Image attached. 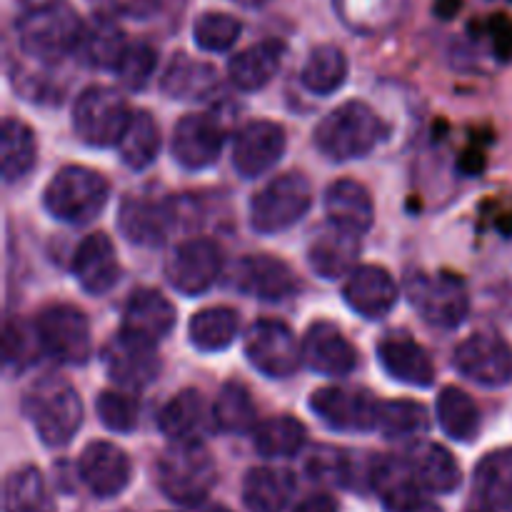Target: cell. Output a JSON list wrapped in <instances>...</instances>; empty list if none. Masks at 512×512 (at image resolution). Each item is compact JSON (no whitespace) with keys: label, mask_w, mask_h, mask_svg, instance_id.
Returning a JSON list of instances; mask_svg holds the SVG:
<instances>
[{"label":"cell","mask_w":512,"mask_h":512,"mask_svg":"<svg viewBox=\"0 0 512 512\" xmlns=\"http://www.w3.org/2000/svg\"><path fill=\"white\" fill-rule=\"evenodd\" d=\"M23 413L48 448H65L83 425V400L60 375L35 380L23 398Z\"/></svg>","instance_id":"1"},{"label":"cell","mask_w":512,"mask_h":512,"mask_svg":"<svg viewBox=\"0 0 512 512\" xmlns=\"http://www.w3.org/2000/svg\"><path fill=\"white\" fill-rule=\"evenodd\" d=\"M155 473L165 498L185 508L205 503L218 483V465L203 440H170Z\"/></svg>","instance_id":"2"},{"label":"cell","mask_w":512,"mask_h":512,"mask_svg":"<svg viewBox=\"0 0 512 512\" xmlns=\"http://www.w3.org/2000/svg\"><path fill=\"white\" fill-rule=\"evenodd\" d=\"M383 138V123L378 113L363 100H348L330 110L313 133L315 148L330 163H348L365 158Z\"/></svg>","instance_id":"3"},{"label":"cell","mask_w":512,"mask_h":512,"mask_svg":"<svg viewBox=\"0 0 512 512\" xmlns=\"http://www.w3.org/2000/svg\"><path fill=\"white\" fill-rule=\"evenodd\" d=\"M83 28L80 15L63 3L35 5L15 25L20 50L43 65H58L75 55Z\"/></svg>","instance_id":"4"},{"label":"cell","mask_w":512,"mask_h":512,"mask_svg":"<svg viewBox=\"0 0 512 512\" xmlns=\"http://www.w3.org/2000/svg\"><path fill=\"white\" fill-rule=\"evenodd\" d=\"M110 198V183L103 173L85 165H65L48 180L43 208L65 225L93 223Z\"/></svg>","instance_id":"5"},{"label":"cell","mask_w":512,"mask_h":512,"mask_svg":"<svg viewBox=\"0 0 512 512\" xmlns=\"http://www.w3.org/2000/svg\"><path fill=\"white\" fill-rule=\"evenodd\" d=\"M313 205V183L305 173L290 170L270 180L250 203V225L260 235H275L293 228Z\"/></svg>","instance_id":"6"},{"label":"cell","mask_w":512,"mask_h":512,"mask_svg":"<svg viewBox=\"0 0 512 512\" xmlns=\"http://www.w3.org/2000/svg\"><path fill=\"white\" fill-rule=\"evenodd\" d=\"M130 118L133 110L128 98L108 85H90L73 105V130L90 148L118 145Z\"/></svg>","instance_id":"7"},{"label":"cell","mask_w":512,"mask_h":512,"mask_svg":"<svg viewBox=\"0 0 512 512\" xmlns=\"http://www.w3.org/2000/svg\"><path fill=\"white\" fill-rule=\"evenodd\" d=\"M405 293H408L413 308L435 328H460L470 313L468 288L453 273L410 275Z\"/></svg>","instance_id":"8"},{"label":"cell","mask_w":512,"mask_h":512,"mask_svg":"<svg viewBox=\"0 0 512 512\" xmlns=\"http://www.w3.org/2000/svg\"><path fill=\"white\" fill-rule=\"evenodd\" d=\"M43 353L60 365H83L93 353V333L88 315L68 303L43 308L35 320Z\"/></svg>","instance_id":"9"},{"label":"cell","mask_w":512,"mask_h":512,"mask_svg":"<svg viewBox=\"0 0 512 512\" xmlns=\"http://www.w3.org/2000/svg\"><path fill=\"white\" fill-rule=\"evenodd\" d=\"M243 350L248 363L273 380L290 378L303 363V345H298L293 330L280 320H255L245 333Z\"/></svg>","instance_id":"10"},{"label":"cell","mask_w":512,"mask_h":512,"mask_svg":"<svg viewBox=\"0 0 512 512\" xmlns=\"http://www.w3.org/2000/svg\"><path fill=\"white\" fill-rule=\"evenodd\" d=\"M100 360H103L108 378L120 388H145V385L155 383V378L160 375L158 343L128 333V330H118L103 345Z\"/></svg>","instance_id":"11"},{"label":"cell","mask_w":512,"mask_h":512,"mask_svg":"<svg viewBox=\"0 0 512 512\" xmlns=\"http://www.w3.org/2000/svg\"><path fill=\"white\" fill-rule=\"evenodd\" d=\"M220 250L213 240L208 238H188L175 245L165 258V280L178 290L180 295L208 293L220 275Z\"/></svg>","instance_id":"12"},{"label":"cell","mask_w":512,"mask_h":512,"mask_svg":"<svg viewBox=\"0 0 512 512\" xmlns=\"http://www.w3.org/2000/svg\"><path fill=\"white\" fill-rule=\"evenodd\" d=\"M453 365L475 385L505 388L512 380V348L500 335L475 333L455 348Z\"/></svg>","instance_id":"13"},{"label":"cell","mask_w":512,"mask_h":512,"mask_svg":"<svg viewBox=\"0 0 512 512\" xmlns=\"http://www.w3.org/2000/svg\"><path fill=\"white\" fill-rule=\"evenodd\" d=\"M310 410L338 433H368L378 428L380 403L368 390L320 388L310 395Z\"/></svg>","instance_id":"14"},{"label":"cell","mask_w":512,"mask_h":512,"mask_svg":"<svg viewBox=\"0 0 512 512\" xmlns=\"http://www.w3.org/2000/svg\"><path fill=\"white\" fill-rule=\"evenodd\" d=\"M225 145L223 118L215 113H190L178 120L170 140L175 163L188 170L210 168Z\"/></svg>","instance_id":"15"},{"label":"cell","mask_w":512,"mask_h":512,"mask_svg":"<svg viewBox=\"0 0 512 512\" xmlns=\"http://www.w3.org/2000/svg\"><path fill=\"white\" fill-rule=\"evenodd\" d=\"M285 148H288V135L283 125L273 120H253L235 135L233 165L243 178H260L283 160Z\"/></svg>","instance_id":"16"},{"label":"cell","mask_w":512,"mask_h":512,"mask_svg":"<svg viewBox=\"0 0 512 512\" xmlns=\"http://www.w3.org/2000/svg\"><path fill=\"white\" fill-rule=\"evenodd\" d=\"M78 475L95 498L110 500L118 498L130 485L133 463H130L128 453L120 450L118 445L108 443V440H93L80 453Z\"/></svg>","instance_id":"17"},{"label":"cell","mask_w":512,"mask_h":512,"mask_svg":"<svg viewBox=\"0 0 512 512\" xmlns=\"http://www.w3.org/2000/svg\"><path fill=\"white\" fill-rule=\"evenodd\" d=\"M233 285L250 298L280 303L298 293V275L285 260L273 255H245L233 268Z\"/></svg>","instance_id":"18"},{"label":"cell","mask_w":512,"mask_h":512,"mask_svg":"<svg viewBox=\"0 0 512 512\" xmlns=\"http://www.w3.org/2000/svg\"><path fill=\"white\" fill-rule=\"evenodd\" d=\"M343 298L358 315L368 320H383L398 305L400 290L393 275L380 265H358L345 278Z\"/></svg>","instance_id":"19"},{"label":"cell","mask_w":512,"mask_h":512,"mask_svg":"<svg viewBox=\"0 0 512 512\" xmlns=\"http://www.w3.org/2000/svg\"><path fill=\"white\" fill-rule=\"evenodd\" d=\"M303 360L310 370L325 378H345L358 365V350L338 325L320 320L305 333Z\"/></svg>","instance_id":"20"},{"label":"cell","mask_w":512,"mask_h":512,"mask_svg":"<svg viewBox=\"0 0 512 512\" xmlns=\"http://www.w3.org/2000/svg\"><path fill=\"white\" fill-rule=\"evenodd\" d=\"M360 250H363L360 233L328 223V228L318 230L310 240L308 265L315 275L325 280L348 278L358 268Z\"/></svg>","instance_id":"21"},{"label":"cell","mask_w":512,"mask_h":512,"mask_svg":"<svg viewBox=\"0 0 512 512\" xmlns=\"http://www.w3.org/2000/svg\"><path fill=\"white\" fill-rule=\"evenodd\" d=\"M73 275L88 295L110 293L120 280V263L113 240L105 233H90L75 250Z\"/></svg>","instance_id":"22"},{"label":"cell","mask_w":512,"mask_h":512,"mask_svg":"<svg viewBox=\"0 0 512 512\" xmlns=\"http://www.w3.org/2000/svg\"><path fill=\"white\" fill-rule=\"evenodd\" d=\"M158 428L170 440H200L210 430H218V425L213 405L205 400V395L188 388L180 390L160 408Z\"/></svg>","instance_id":"23"},{"label":"cell","mask_w":512,"mask_h":512,"mask_svg":"<svg viewBox=\"0 0 512 512\" xmlns=\"http://www.w3.org/2000/svg\"><path fill=\"white\" fill-rule=\"evenodd\" d=\"M170 223H173V215L168 205L140 198V195H128L118 210V230L128 243L140 245V248H158L160 243H165Z\"/></svg>","instance_id":"24"},{"label":"cell","mask_w":512,"mask_h":512,"mask_svg":"<svg viewBox=\"0 0 512 512\" xmlns=\"http://www.w3.org/2000/svg\"><path fill=\"white\" fill-rule=\"evenodd\" d=\"M175 320H178L175 305L153 288L135 290L123 310V330L153 343H160L173 333Z\"/></svg>","instance_id":"25"},{"label":"cell","mask_w":512,"mask_h":512,"mask_svg":"<svg viewBox=\"0 0 512 512\" xmlns=\"http://www.w3.org/2000/svg\"><path fill=\"white\" fill-rule=\"evenodd\" d=\"M378 363L385 373L410 388H430L435 368L425 348H420L408 335H390L378 345Z\"/></svg>","instance_id":"26"},{"label":"cell","mask_w":512,"mask_h":512,"mask_svg":"<svg viewBox=\"0 0 512 512\" xmlns=\"http://www.w3.org/2000/svg\"><path fill=\"white\" fill-rule=\"evenodd\" d=\"M405 460H408L415 480H418V485L425 493L448 495L455 493L460 488V483H463L458 460L453 458L450 450H445L438 443L420 440V443L410 445L408 458Z\"/></svg>","instance_id":"27"},{"label":"cell","mask_w":512,"mask_h":512,"mask_svg":"<svg viewBox=\"0 0 512 512\" xmlns=\"http://www.w3.org/2000/svg\"><path fill=\"white\" fill-rule=\"evenodd\" d=\"M325 213H328V223L360 235L368 233L375 223V205L368 188L350 178L335 180L325 190Z\"/></svg>","instance_id":"28"},{"label":"cell","mask_w":512,"mask_h":512,"mask_svg":"<svg viewBox=\"0 0 512 512\" xmlns=\"http://www.w3.org/2000/svg\"><path fill=\"white\" fill-rule=\"evenodd\" d=\"M283 55L285 48L278 40H263V43L240 50L228 63L230 83L243 90V93L265 88L278 75L280 65H283Z\"/></svg>","instance_id":"29"},{"label":"cell","mask_w":512,"mask_h":512,"mask_svg":"<svg viewBox=\"0 0 512 512\" xmlns=\"http://www.w3.org/2000/svg\"><path fill=\"white\" fill-rule=\"evenodd\" d=\"M370 483L388 512H408L423 500V488L415 480L408 460L380 458L370 470Z\"/></svg>","instance_id":"30"},{"label":"cell","mask_w":512,"mask_h":512,"mask_svg":"<svg viewBox=\"0 0 512 512\" xmlns=\"http://www.w3.org/2000/svg\"><path fill=\"white\" fill-rule=\"evenodd\" d=\"M125 48H128V43H125L120 25L110 15H95L90 23H85L75 55L88 68L115 70L120 58H123Z\"/></svg>","instance_id":"31"},{"label":"cell","mask_w":512,"mask_h":512,"mask_svg":"<svg viewBox=\"0 0 512 512\" xmlns=\"http://www.w3.org/2000/svg\"><path fill=\"white\" fill-rule=\"evenodd\" d=\"M218 83L220 75L213 65L200 63L185 53L175 55L160 78V88L173 100H203L215 93Z\"/></svg>","instance_id":"32"},{"label":"cell","mask_w":512,"mask_h":512,"mask_svg":"<svg viewBox=\"0 0 512 512\" xmlns=\"http://www.w3.org/2000/svg\"><path fill=\"white\" fill-rule=\"evenodd\" d=\"M295 495L290 470L253 468L243 480V503L250 512H283Z\"/></svg>","instance_id":"33"},{"label":"cell","mask_w":512,"mask_h":512,"mask_svg":"<svg viewBox=\"0 0 512 512\" xmlns=\"http://www.w3.org/2000/svg\"><path fill=\"white\" fill-rule=\"evenodd\" d=\"M38 160V143L30 125L18 118H5L0 128V173L5 183L25 178Z\"/></svg>","instance_id":"34"},{"label":"cell","mask_w":512,"mask_h":512,"mask_svg":"<svg viewBox=\"0 0 512 512\" xmlns=\"http://www.w3.org/2000/svg\"><path fill=\"white\" fill-rule=\"evenodd\" d=\"M240 330L238 313L233 308H203L190 318L188 338L200 353H220L235 343Z\"/></svg>","instance_id":"35"},{"label":"cell","mask_w":512,"mask_h":512,"mask_svg":"<svg viewBox=\"0 0 512 512\" xmlns=\"http://www.w3.org/2000/svg\"><path fill=\"white\" fill-rule=\"evenodd\" d=\"M308 443V430L293 415H275L253 430V445L258 455L268 460L295 458Z\"/></svg>","instance_id":"36"},{"label":"cell","mask_w":512,"mask_h":512,"mask_svg":"<svg viewBox=\"0 0 512 512\" xmlns=\"http://www.w3.org/2000/svg\"><path fill=\"white\" fill-rule=\"evenodd\" d=\"M435 413H438V423L443 433L450 440H458V443H473L480 430V423H483L475 400L465 390L455 388V385L440 390Z\"/></svg>","instance_id":"37"},{"label":"cell","mask_w":512,"mask_h":512,"mask_svg":"<svg viewBox=\"0 0 512 512\" xmlns=\"http://www.w3.org/2000/svg\"><path fill=\"white\" fill-rule=\"evenodd\" d=\"M5 512H55V500L43 473L33 465L13 470L3 488Z\"/></svg>","instance_id":"38"},{"label":"cell","mask_w":512,"mask_h":512,"mask_svg":"<svg viewBox=\"0 0 512 512\" xmlns=\"http://www.w3.org/2000/svg\"><path fill=\"white\" fill-rule=\"evenodd\" d=\"M475 493L483 505L505 510L512 505V448L485 455L475 468Z\"/></svg>","instance_id":"39"},{"label":"cell","mask_w":512,"mask_h":512,"mask_svg":"<svg viewBox=\"0 0 512 512\" xmlns=\"http://www.w3.org/2000/svg\"><path fill=\"white\" fill-rule=\"evenodd\" d=\"M348 80V58L335 45H318L310 50L300 68V83L313 95H333Z\"/></svg>","instance_id":"40"},{"label":"cell","mask_w":512,"mask_h":512,"mask_svg":"<svg viewBox=\"0 0 512 512\" xmlns=\"http://www.w3.org/2000/svg\"><path fill=\"white\" fill-rule=\"evenodd\" d=\"M160 145H163V138H160V128L153 115L148 110H135L118 143L120 160L130 170H145L155 163Z\"/></svg>","instance_id":"41"},{"label":"cell","mask_w":512,"mask_h":512,"mask_svg":"<svg viewBox=\"0 0 512 512\" xmlns=\"http://www.w3.org/2000/svg\"><path fill=\"white\" fill-rule=\"evenodd\" d=\"M215 425L228 435H245L258 428V410H255L250 390L238 380H228L220 388L213 403Z\"/></svg>","instance_id":"42"},{"label":"cell","mask_w":512,"mask_h":512,"mask_svg":"<svg viewBox=\"0 0 512 512\" xmlns=\"http://www.w3.org/2000/svg\"><path fill=\"white\" fill-rule=\"evenodd\" d=\"M428 410L415 400H388L380 403L378 430L388 440H410L428 433Z\"/></svg>","instance_id":"43"},{"label":"cell","mask_w":512,"mask_h":512,"mask_svg":"<svg viewBox=\"0 0 512 512\" xmlns=\"http://www.w3.org/2000/svg\"><path fill=\"white\" fill-rule=\"evenodd\" d=\"M243 25L235 15L203 13L193 25V40L205 53H225L238 43Z\"/></svg>","instance_id":"44"},{"label":"cell","mask_w":512,"mask_h":512,"mask_svg":"<svg viewBox=\"0 0 512 512\" xmlns=\"http://www.w3.org/2000/svg\"><path fill=\"white\" fill-rule=\"evenodd\" d=\"M158 68V53L153 45L148 43H128L123 58H120L115 75H118L120 85L128 90H143L148 88L150 78Z\"/></svg>","instance_id":"45"},{"label":"cell","mask_w":512,"mask_h":512,"mask_svg":"<svg viewBox=\"0 0 512 512\" xmlns=\"http://www.w3.org/2000/svg\"><path fill=\"white\" fill-rule=\"evenodd\" d=\"M95 410L98 418L110 433H133L138 425V403L133 395L120 393V390H105L95 400Z\"/></svg>","instance_id":"46"},{"label":"cell","mask_w":512,"mask_h":512,"mask_svg":"<svg viewBox=\"0 0 512 512\" xmlns=\"http://www.w3.org/2000/svg\"><path fill=\"white\" fill-rule=\"evenodd\" d=\"M5 363L13 365V368H28L38 360V355L43 353V345H40L38 328L28 323H20V320H10L5 325Z\"/></svg>","instance_id":"47"},{"label":"cell","mask_w":512,"mask_h":512,"mask_svg":"<svg viewBox=\"0 0 512 512\" xmlns=\"http://www.w3.org/2000/svg\"><path fill=\"white\" fill-rule=\"evenodd\" d=\"M105 8L123 18H148L158 10L160 0H103Z\"/></svg>","instance_id":"48"},{"label":"cell","mask_w":512,"mask_h":512,"mask_svg":"<svg viewBox=\"0 0 512 512\" xmlns=\"http://www.w3.org/2000/svg\"><path fill=\"white\" fill-rule=\"evenodd\" d=\"M310 473H313V478H320V480H335V483H340V478H343V458H340L338 453H330V455H315V460L310 463Z\"/></svg>","instance_id":"49"},{"label":"cell","mask_w":512,"mask_h":512,"mask_svg":"<svg viewBox=\"0 0 512 512\" xmlns=\"http://www.w3.org/2000/svg\"><path fill=\"white\" fill-rule=\"evenodd\" d=\"M295 512H338V503L330 495H310L295 508Z\"/></svg>","instance_id":"50"},{"label":"cell","mask_w":512,"mask_h":512,"mask_svg":"<svg viewBox=\"0 0 512 512\" xmlns=\"http://www.w3.org/2000/svg\"><path fill=\"white\" fill-rule=\"evenodd\" d=\"M460 3H463V0H435V13H438L440 18H453V15L458 13Z\"/></svg>","instance_id":"51"},{"label":"cell","mask_w":512,"mask_h":512,"mask_svg":"<svg viewBox=\"0 0 512 512\" xmlns=\"http://www.w3.org/2000/svg\"><path fill=\"white\" fill-rule=\"evenodd\" d=\"M408 512H443V510H440L435 503H430V500L423 498L418 505H413V508H410Z\"/></svg>","instance_id":"52"},{"label":"cell","mask_w":512,"mask_h":512,"mask_svg":"<svg viewBox=\"0 0 512 512\" xmlns=\"http://www.w3.org/2000/svg\"><path fill=\"white\" fill-rule=\"evenodd\" d=\"M205 512H233V510L223 508V505H215V508H210V510H205Z\"/></svg>","instance_id":"53"},{"label":"cell","mask_w":512,"mask_h":512,"mask_svg":"<svg viewBox=\"0 0 512 512\" xmlns=\"http://www.w3.org/2000/svg\"><path fill=\"white\" fill-rule=\"evenodd\" d=\"M468 512H498V508H490V505H485V508H478V510H468Z\"/></svg>","instance_id":"54"},{"label":"cell","mask_w":512,"mask_h":512,"mask_svg":"<svg viewBox=\"0 0 512 512\" xmlns=\"http://www.w3.org/2000/svg\"><path fill=\"white\" fill-rule=\"evenodd\" d=\"M245 3H263V0H245Z\"/></svg>","instance_id":"55"}]
</instances>
